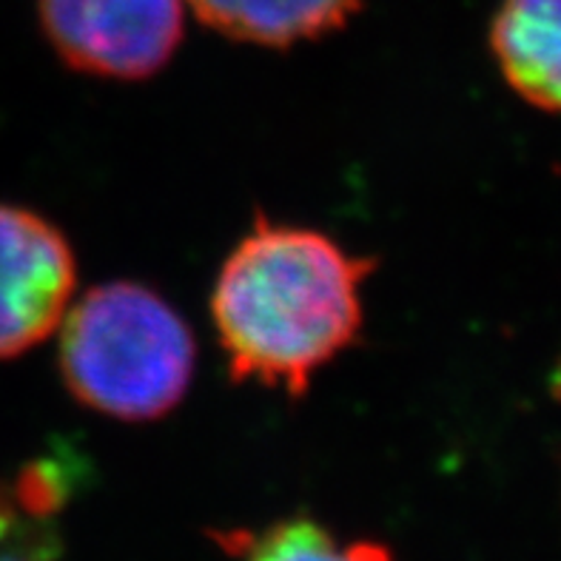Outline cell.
<instances>
[{
  "instance_id": "2",
  "label": "cell",
  "mask_w": 561,
  "mask_h": 561,
  "mask_svg": "<svg viewBox=\"0 0 561 561\" xmlns=\"http://www.w3.org/2000/svg\"><path fill=\"white\" fill-rule=\"evenodd\" d=\"M66 391L108 420L169 416L192 388L197 342L192 328L149 285L103 283L60 322L57 348Z\"/></svg>"
},
{
  "instance_id": "1",
  "label": "cell",
  "mask_w": 561,
  "mask_h": 561,
  "mask_svg": "<svg viewBox=\"0 0 561 561\" xmlns=\"http://www.w3.org/2000/svg\"><path fill=\"white\" fill-rule=\"evenodd\" d=\"M377 263L322 231L256 217L217 271L211 320L234 382L299 399L363 328Z\"/></svg>"
},
{
  "instance_id": "8",
  "label": "cell",
  "mask_w": 561,
  "mask_h": 561,
  "mask_svg": "<svg viewBox=\"0 0 561 561\" xmlns=\"http://www.w3.org/2000/svg\"><path fill=\"white\" fill-rule=\"evenodd\" d=\"M55 525L23 505L12 484H0V561H55Z\"/></svg>"
},
{
  "instance_id": "7",
  "label": "cell",
  "mask_w": 561,
  "mask_h": 561,
  "mask_svg": "<svg viewBox=\"0 0 561 561\" xmlns=\"http://www.w3.org/2000/svg\"><path fill=\"white\" fill-rule=\"evenodd\" d=\"M220 548L240 561H393L391 550L377 541H340L325 525L291 516L260 534L226 530L214 534Z\"/></svg>"
},
{
  "instance_id": "3",
  "label": "cell",
  "mask_w": 561,
  "mask_h": 561,
  "mask_svg": "<svg viewBox=\"0 0 561 561\" xmlns=\"http://www.w3.org/2000/svg\"><path fill=\"white\" fill-rule=\"evenodd\" d=\"M183 7L185 0H37V18L69 69L108 80H146L180 49Z\"/></svg>"
},
{
  "instance_id": "4",
  "label": "cell",
  "mask_w": 561,
  "mask_h": 561,
  "mask_svg": "<svg viewBox=\"0 0 561 561\" xmlns=\"http://www.w3.org/2000/svg\"><path fill=\"white\" fill-rule=\"evenodd\" d=\"M78 285V260L55 222L0 203V359L55 334Z\"/></svg>"
},
{
  "instance_id": "6",
  "label": "cell",
  "mask_w": 561,
  "mask_h": 561,
  "mask_svg": "<svg viewBox=\"0 0 561 561\" xmlns=\"http://www.w3.org/2000/svg\"><path fill=\"white\" fill-rule=\"evenodd\" d=\"M199 23L240 43L285 49L325 37L359 12L363 0H185Z\"/></svg>"
},
{
  "instance_id": "5",
  "label": "cell",
  "mask_w": 561,
  "mask_h": 561,
  "mask_svg": "<svg viewBox=\"0 0 561 561\" xmlns=\"http://www.w3.org/2000/svg\"><path fill=\"white\" fill-rule=\"evenodd\" d=\"M491 49L513 92L561 112V0H502Z\"/></svg>"
}]
</instances>
